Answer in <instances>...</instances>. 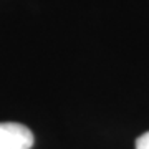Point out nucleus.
Masks as SVG:
<instances>
[{"instance_id": "nucleus-1", "label": "nucleus", "mask_w": 149, "mask_h": 149, "mask_svg": "<svg viewBox=\"0 0 149 149\" xmlns=\"http://www.w3.org/2000/svg\"><path fill=\"white\" fill-rule=\"evenodd\" d=\"M33 133L20 123H0V149H32Z\"/></svg>"}, {"instance_id": "nucleus-2", "label": "nucleus", "mask_w": 149, "mask_h": 149, "mask_svg": "<svg viewBox=\"0 0 149 149\" xmlns=\"http://www.w3.org/2000/svg\"><path fill=\"white\" fill-rule=\"evenodd\" d=\"M136 149H149V131L136 139Z\"/></svg>"}]
</instances>
